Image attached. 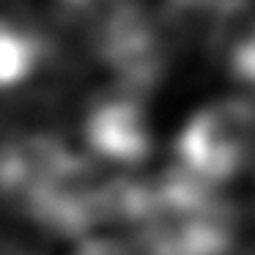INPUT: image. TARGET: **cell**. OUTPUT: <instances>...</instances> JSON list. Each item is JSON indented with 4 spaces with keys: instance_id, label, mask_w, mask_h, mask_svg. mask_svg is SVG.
<instances>
[{
    "instance_id": "obj_6",
    "label": "cell",
    "mask_w": 255,
    "mask_h": 255,
    "mask_svg": "<svg viewBox=\"0 0 255 255\" xmlns=\"http://www.w3.org/2000/svg\"><path fill=\"white\" fill-rule=\"evenodd\" d=\"M72 255H140L137 244L116 236H91L74 247Z\"/></svg>"
},
{
    "instance_id": "obj_5",
    "label": "cell",
    "mask_w": 255,
    "mask_h": 255,
    "mask_svg": "<svg viewBox=\"0 0 255 255\" xmlns=\"http://www.w3.org/2000/svg\"><path fill=\"white\" fill-rule=\"evenodd\" d=\"M52 58L50 39L39 28L0 17V94L22 91Z\"/></svg>"
},
{
    "instance_id": "obj_2",
    "label": "cell",
    "mask_w": 255,
    "mask_h": 255,
    "mask_svg": "<svg viewBox=\"0 0 255 255\" xmlns=\"http://www.w3.org/2000/svg\"><path fill=\"white\" fill-rule=\"evenodd\" d=\"M88 50L110 88L145 99L165 77L170 30L140 0H116L96 11Z\"/></svg>"
},
{
    "instance_id": "obj_4",
    "label": "cell",
    "mask_w": 255,
    "mask_h": 255,
    "mask_svg": "<svg viewBox=\"0 0 255 255\" xmlns=\"http://www.w3.org/2000/svg\"><path fill=\"white\" fill-rule=\"evenodd\" d=\"M83 143L94 162L137 167L154 151V129L143 96L107 88L83 113Z\"/></svg>"
},
{
    "instance_id": "obj_3",
    "label": "cell",
    "mask_w": 255,
    "mask_h": 255,
    "mask_svg": "<svg viewBox=\"0 0 255 255\" xmlns=\"http://www.w3.org/2000/svg\"><path fill=\"white\" fill-rule=\"evenodd\" d=\"M173 167L203 187L220 189L255 159V102L217 99L187 118L173 143Z\"/></svg>"
},
{
    "instance_id": "obj_7",
    "label": "cell",
    "mask_w": 255,
    "mask_h": 255,
    "mask_svg": "<svg viewBox=\"0 0 255 255\" xmlns=\"http://www.w3.org/2000/svg\"><path fill=\"white\" fill-rule=\"evenodd\" d=\"M63 6H69L72 11H99V8L110 6L116 0H61Z\"/></svg>"
},
{
    "instance_id": "obj_1",
    "label": "cell",
    "mask_w": 255,
    "mask_h": 255,
    "mask_svg": "<svg viewBox=\"0 0 255 255\" xmlns=\"http://www.w3.org/2000/svg\"><path fill=\"white\" fill-rule=\"evenodd\" d=\"M239 217L220 189L187 178L170 167L148 181V195L134 244L140 255H231Z\"/></svg>"
}]
</instances>
